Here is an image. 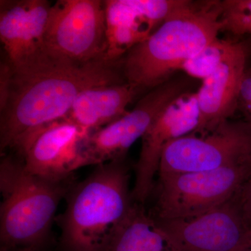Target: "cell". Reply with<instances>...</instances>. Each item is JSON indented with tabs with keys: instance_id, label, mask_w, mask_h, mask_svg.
I'll list each match as a JSON object with an SVG mask.
<instances>
[{
	"instance_id": "obj_1",
	"label": "cell",
	"mask_w": 251,
	"mask_h": 251,
	"mask_svg": "<svg viewBox=\"0 0 251 251\" xmlns=\"http://www.w3.org/2000/svg\"><path fill=\"white\" fill-rule=\"evenodd\" d=\"M126 82L122 58L75 61L45 49L0 69V150L20 152L40 130L67 118L81 92Z\"/></svg>"
},
{
	"instance_id": "obj_2",
	"label": "cell",
	"mask_w": 251,
	"mask_h": 251,
	"mask_svg": "<svg viewBox=\"0 0 251 251\" xmlns=\"http://www.w3.org/2000/svg\"><path fill=\"white\" fill-rule=\"evenodd\" d=\"M126 158L98 165L75 181L66 196L65 211L56 216L60 251H108L112 238L133 207Z\"/></svg>"
},
{
	"instance_id": "obj_3",
	"label": "cell",
	"mask_w": 251,
	"mask_h": 251,
	"mask_svg": "<svg viewBox=\"0 0 251 251\" xmlns=\"http://www.w3.org/2000/svg\"><path fill=\"white\" fill-rule=\"evenodd\" d=\"M221 31V1L182 0L147 40L124 56L126 81L140 92L153 90L217 39Z\"/></svg>"
},
{
	"instance_id": "obj_4",
	"label": "cell",
	"mask_w": 251,
	"mask_h": 251,
	"mask_svg": "<svg viewBox=\"0 0 251 251\" xmlns=\"http://www.w3.org/2000/svg\"><path fill=\"white\" fill-rule=\"evenodd\" d=\"M75 181V175L57 180L32 174L16 153L1 156V249L49 247L59 203Z\"/></svg>"
},
{
	"instance_id": "obj_5",
	"label": "cell",
	"mask_w": 251,
	"mask_h": 251,
	"mask_svg": "<svg viewBox=\"0 0 251 251\" xmlns=\"http://www.w3.org/2000/svg\"><path fill=\"white\" fill-rule=\"evenodd\" d=\"M251 173V161L213 171L158 174L156 220L196 217L235 197Z\"/></svg>"
},
{
	"instance_id": "obj_6",
	"label": "cell",
	"mask_w": 251,
	"mask_h": 251,
	"mask_svg": "<svg viewBox=\"0 0 251 251\" xmlns=\"http://www.w3.org/2000/svg\"><path fill=\"white\" fill-rule=\"evenodd\" d=\"M251 161V126L229 120L204 135H185L168 144L158 174L213 171Z\"/></svg>"
},
{
	"instance_id": "obj_7",
	"label": "cell",
	"mask_w": 251,
	"mask_h": 251,
	"mask_svg": "<svg viewBox=\"0 0 251 251\" xmlns=\"http://www.w3.org/2000/svg\"><path fill=\"white\" fill-rule=\"evenodd\" d=\"M107 48L104 1L59 0L52 4L44 49L75 62H87L108 58Z\"/></svg>"
},
{
	"instance_id": "obj_8",
	"label": "cell",
	"mask_w": 251,
	"mask_h": 251,
	"mask_svg": "<svg viewBox=\"0 0 251 251\" xmlns=\"http://www.w3.org/2000/svg\"><path fill=\"white\" fill-rule=\"evenodd\" d=\"M185 79L168 80L149 91L123 117L92 132L87 144L90 166L126 158L130 147L143 138L160 112L188 91Z\"/></svg>"
},
{
	"instance_id": "obj_9",
	"label": "cell",
	"mask_w": 251,
	"mask_h": 251,
	"mask_svg": "<svg viewBox=\"0 0 251 251\" xmlns=\"http://www.w3.org/2000/svg\"><path fill=\"white\" fill-rule=\"evenodd\" d=\"M153 220L175 251H244L251 246V229L234 198L191 219Z\"/></svg>"
},
{
	"instance_id": "obj_10",
	"label": "cell",
	"mask_w": 251,
	"mask_h": 251,
	"mask_svg": "<svg viewBox=\"0 0 251 251\" xmlns=\"http://www.w3.org/2000/svg\"><path fill=\"white\" fill-rule=\"evenodd\" d=\"M201 115L197 94L186 91L163 109L142 139L139 158L134 166L135 181L131 190L133 202L143 204L153 191L165 148L174 140L197 133Z\"/></svg>"
},
{
	"instance_id": "obj_11",
	"label": "cell",
	"mask_w": 251,
	"mask_h": 251,
	"mask_svg": "<svg viewBox=\"0 0 251 251\" xmlns=\"http://www.w3.org/2000/svg\"><path fill=\"white\" fill-rule=\"evenodd\" d=\"M92 132L67 120H59L36 133L19 153L29 173L51 179L74 176L90 166L87 144Z\"/></svg>"
},
{
	"instance_id": "obj_12",
	"label": "cell",
	"mask_w": 251,
	"mask_h": 251,
	"mask_svg": "<svg viewBox=\"0 0 251 251\" xmlns=\"http://www.w3.org/2000/svg\"><path fill=\"white\" fill-rule=\"evenodd\" d=\"M107 57L122 59L147 40L182 0H105Z\"/></svg>"
},
{
	"instance_id": "obj_13",
	"label": "cell",
	"mask_w": 251,
	"mask_h": 251,
	"mask_svg": "<svg viewBox=\"0 0 251 251\" xmlns=\"http://www.w3.org/2000/svg\"><path fill=\"white\" fill-rule=\"evenodd\" d=\"M52 4L47 0H1L0 40L6 60H25L44 49Z\"/></svg>"
},
{
	"instance_id": "obj_14",
	"label": "cell",
	"mask_w": 251,
	"mask_h": 251,
	"mask_svg": "<svg viewBox=\"0 0 251 251\" xmlns=\"http://www.w3.org/2000/svg\"><path fill=\"white\" fill-rule=\"evenodd\" d=\"M247 49L224 63L202 80L197 94L201 127L204 135L228 120L238 107L239 91L247 69Z\"/></svg>"
},
{
	"instance_id": "obj_15",
	"label": "cell",
	"mask_w": 251,
	"mask_h": 251,
	"mask_svg": "<svg viewBox=\"0 0 251 251\" xmlns=\"http://www.w3.org/2000/svg\"><path fill=\"white\" fill-rule=\"evenodd\" d=\"M139 94L127 82L91 87L79 94L66 119L95 131L128 113V105Z\"/></svg>"
},
{
	"instance_id": "obj_16",
	"label": "cell",
	"mask_w": 251,
	"mask_h": 251,
	"mask_svg": "<svg viewBox=\"0 0 251 251\" xmlns=\"http://www.w3.org/2000/svg\"><path fill=\"white\" fill-rule=\"evenodd\" d=\"M108 251H175L143 204L134 203L119 226Z\"/></svg>"
},
{
	"instance_id": "obj_17",
	"label": "cell",
	"mask_w": 251,
	"mask_h": 251,
	"mask_svg": "<svg viewBox=\"0 0 251 251\" xmlns=\"http://www.w3.org/2000/svg\"><path fill=\"white\" fill-rule=\"evenodd\" d=\"M247 49V46L239 41L217 38L186 61L179 70L188 76L203 80L210 76L224 63Z\"/></svg>"
},
{
	"instance_id": "obj_18",
	"label": "cell",
	"mask_w": 251,
	"mask_h": 251,
	"mask_svg": "<svg viewBox=\"0 0 251 251\" xmlns=\"http://www.w3.org/2000/svg\"><path fill=\"white\" fill-rule=\"evenodd\" d=\"M221 6L223 30L251 36V0H224Z\"/></svg>"
},
{
	"instance_id": "obj_19",
	"label": "cell",
	"mask_w": 251,
	"mask_h": 251,
	"mask_svg": "<svg viewBox=\"0 0 251 251\" xmlns=\"http://www.w3.org/2000/svg\"><path fill=\"white\" fill-rule=\"evenodd\" d=\"M234 200L243 219L251 229V173Z\"/></svg>"
},
{
	"instance_id": "obj_20",
	"label": "cell",
	"mask_w": 251,
	"mask_h": 251,
	"mask_svg": "<svg viewBox=\"0 0 251 251\" xmlns=\"http://www.w3.org/2000/svg\"><path fill=\"white\" fill-rule=\"evenodd\" d=\"M238 105H240L247 117V123L251 126V67H247L243 77Z\"/></svg>"
},
{
	"instance_id": "obj_21",
	"label": "cell",
	"mask_w": 251,
	"mask_h": 251,
	"mask_svg": "<svg viewBox=\"0 0 251 251\" xmlns=\"http://www.w3.org/2000/svg\"><path fill=\"white\" fill-rule=\"evenodd\" d=\"M49 247L15 248V249H1V251H48Z\"/></svg>"
},
{
	"instance_id": "obj_22",
	"label": "cell",
	"mask_w": 251,
	"mask_h": 251,
	"mask_svg": "<svg viewBox=\"0 0 251 251\" xmlns=\"http://www.w3.org/2000/svg\"><path fill=\"white\" fill-rule=\"evenodd\" d=\"M244 251H251V247L248 248L247 249H246V250H244Z\"/></svg>"
},
{
	"instance_id": "obj_23",
	"label": "cell",
	"mask_w": 251,
	"mask_h": 251,
	"mask_svg": "<svg viewBox=\"0 0 251 251\" xmlns=\"http://www.w3.org/2000/svg\"></svg>"
}]
</instances>
